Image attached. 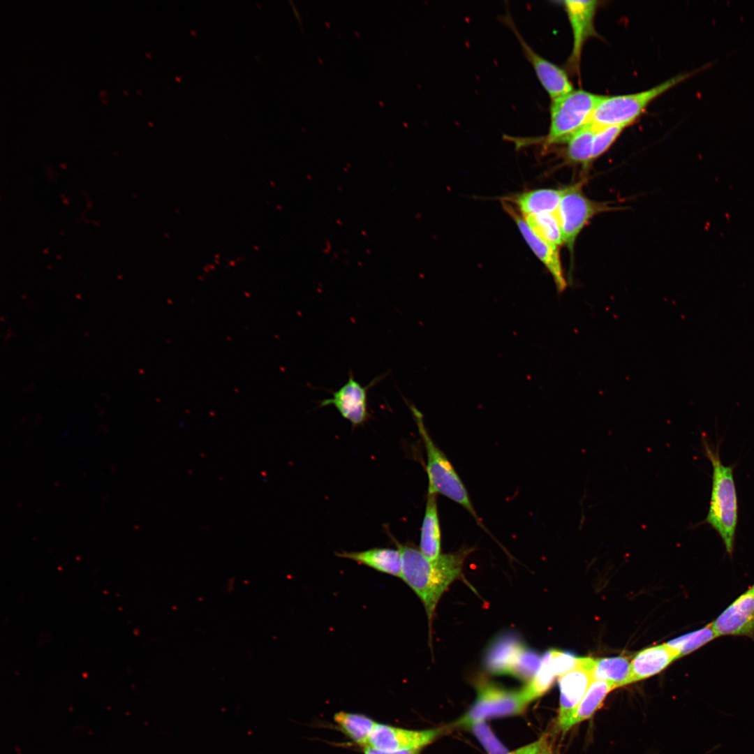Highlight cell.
Returning <instances> with one entry per match:
<instances>
[{
	"instance_id": "cell-11",
	"label": "cell",
	"mask_w": 754,
	"mask_h": 754,
	"mask_svg": "<svg viewBox=\"0 0 754 754\" xmlns=\"http://www.w3.org/2000/svg\"><path fill=\"white\" fill-rule=\"evenodd\" d=\"M505 212L512 218L522 237L536 257L551 274L559 293L565 290L567 283L564 277L559 247L548 242L536 234L526 223L517 209L508 202L502 201Z\"/></svg>"
},
{
	"instance_id": "cell-20",
	"label": "cell",
	"mask_w": 754,
	"mask_h": 754,
	"mask_svg": "<svg viewBox=\"0 0 754 754\" xmlns=\"http://www.w3.org/2000/svg\"><path fill=\"white\" fill-rule=\"evenodd\" d=\"M614 688L616 687L610 683L593 679L578 706L559 730L565 733L574 725L591 718L602 706L607 694Z\"/></svg>"
},
{
	"instance_id": "cell-24",
	"label": "cell",
	"mask_w": 754,
	"mask_h": 754,
	"mask_svg": "<svg viewBox=\"0 0 754 754\" xmlns=\"http://www.w3.org/2000/svg\"><path fill=\"white\" fill-rule=\"evenodd\" d=\"M522 216L528 226L540 237L558 247L563 244L556 212Z\"/></svg>"
},
{
	"instance_id": "cell-36",
	"label": "cell",
	"mask_w": 754,
	"mask_h": 754,
	"mask_svg": "<svg viewBox=\"0 0 754 754\" xmlns=\"http://www.w3.org/2000/svg\"><path fill=\"white\" fill-rule=\"evenodd\" d=\"M123 92H124V94H125L126 95H128V91H126V89H123Z\"/></svg>"
},
{
	"instance_id": "cell-19",
	"label": "cell",
	"mask_w": 754,
	"mask_h": 754,
	"mask_svg": "<svg viewBox=\"0 0 754 754\" xmlns=\"http://www.w3.org/2000/svg\"><path fill=\"white\" fill-rule=\"evenodd\" d=\"M419 549L430 560L441 555V531L436 494L427 493Z\"/></svg>"
},
{
	"instance_id": "cell-7",
	"label": "cell",
	"mask_w": 754,
	"mask_h": 754,
	"mask_svg": "<svg viewBox=\"0 0 754 754\" xmlns=\"http://www.w3.org/2000/svg\"><path fill=\"white\" fill-rule=\"evenodd\" d=\"M527 704L520 690H510L489 681H480L477 686L474 703L457 725L468 727L490 718L518 715Z\"/></svg>"
},
{
	"instance_id": "cell-10",
	"label": "cell",
	"mask_w": 754,
	"mask_h": 754,
	"mask_svg": "<svg viewBox=\"0 0 754 754\" xmlns=\"http://www.w3.org/2000/svg\"><path fill=\"white\" fill-rule=\"evenodd\" d=\"M594 663L593 658H579L575 667L559 677V730L573 713L593 681Z\"/></svg>"
},
{
	"instance_id": "cell-34",
	"label": "cell",
	"mask_w": 754,
	"mask_h": 754,
	"mask_svg": "<svg viewBox=\"0 0 754 754\" xmlns=\"http://www.w3.org/2000/svg\"><path fill=\"white\" fill-rule=\"evenodd\" d=\"M106 94H107L106 90L103 89V90H100L99 91V96H101V98H104L106 96Z\"/></svg>"
},
{
	"instance_id": "cell-3",
	"label": "cell",
	"mask_w": 754,
	"mask_h": 754,
	"mask_svg": "<svg viewBox=\"0 0 754 754\" xmlns=\"http://www.w3.org/2000/svg\"><path fill=\"white\" fill-rule=\"evenodd\" d=\"M709 61L693 71L679 73L645 91L635 94L602 96L590 124L596 127L616 126L625 128L634 122L655 99L688 77L710 67Z\"/></svg>"
},
{
	"instance_id": "cell-12",
	"label": "cell",
	"mask_w": 754,
	"mask_h": 754,
	"mask_svg": "<svg viewBox=\"0 0 754 754\" xmlns=\"http://www.w3.org/2000/svg\"><path fill=\"white\" fill-rule=\"evenodd\" d=\"M720 636L754 637V584L738 596L712 622Z\"/></svg>"
},
{
	"instance_id": "cell-35",
	"label": "cell",
	"mask_w": 754,
	"mask_h": 754,
	"mask_svg": "<svg viewBox=\"0 0 754 754\" xmlns=\"http://www.w3.org/2000/svg\"><path fill=\"white\" fill-rule=\"evenodd\" d=\"M101 102L103 104H107V101H106V99L105 98H101Z\"/></svg>"
},
{
	"instance_id": "cell-32",
	"label": "cell",
	"mask_w": 754,
	"mask_h": 754,
	"mask_svg": "<svg viewBox=\"0 0 754 754\" xmlns=\"http://www.w3.org/2000/svg\"><path fill=\"white\" fill-rule=\"evenodd\" d=\"M364 754H417L416 751H399V752H385L376 748H374L370 746H366L364 747Z\"/></svg>"
},
{
	"instance_id": "cell-26",
	"label": "cell",
	"mask_w": 754,
	"mask_h": 754,
	"mask_svg": "<svg viewBox=\"0 0 754 754\" xmlns=\"http://www.w3.org/2000/svg\"><path fill=\"white\" fill-rule=\"evenodd\" d=\"M717 637L712 623H710L698 630L674 638L667 644L674 649L681 658L702 647Z\"/></svg>"
},
{
	"instance_id": "cell-9",
	"label": "cell",
	"mask_w": 754,
	"mask_h": 754,
	"mask_svg": "<svg viewBox=\"0 0 754 754\" xmlns=\"http://www.w3.org/2000/svg\"><path fill=\"white\" fill-rule=\"evenodd\" d=\"M441 728L411 730L377 723L369 738V744L385 752L416 751L436 739Z\"/></svg>"
},
{
	"instance_id": "cell-2",
	"label": "cell",
	"mask_w": 754,
	"mask_h": 754,
	"mask_svg": "<svg viewBox=\"0 0 754 754\" xmlns=\"http://www.w3.org/2000/svg\"><path fill=\"white\" fill-rule=\"evenodd\" d=\"M704 454L712 466V486L709 508L704 520L720 535L727 553L732 556L738 523V498L733 466L723 464L719 447L716 448L702 438Z\"/></svg>"
},
{
	"instance_id": "cell-22",
	"label": "cell",
	"mask_w": 754,
	"mask_h": 754,
	"mask_svg": "<svg viewBox=\"0 0 754 754\" xmlns=\"http://www.w3.org/2000/svg\"><path fill=\"white\" fill-rule=\"evenodd\" d=\"M593 679L607 681L616 688L629 684L630 663L624 657L595 659Z\"/></svg>"
},
{
	"instance_id": "cell-33",
	"label": "cell",
	"mask_w": 754,
	"mask_h": 754,
	"mask_svg": "<svg viewBox=\"0 0 754 754\" xmlns=\"http://www.w3.org/2000/svg\"><path fill=\"white\" fill-rule=\"evenodd\" d=\"M538 754H555L548 744L544 747Z\"/></svg>"
},
{
	"instance_id": "cell-13",
	"label": "cell",
	"mask_w": 754,
	"mask_h": 754,
	"mask_svg": "<svg viewBox=\"0 0 754 754\" xmlns=\"http://www.w3.org/2000/svg\"><path fill=\"white\" fill-rule=\"evenodd\" d=\"M507 22L516 35L526 58L552 101L572 91L574 89L566 71L535 52L521 36L512 22L507 18Z\"/></svg>"
},
{
	"instance_id": "cell-21",
	"label": "cell",
	"mask_w": 754,
	"mask_h": 754,
	"mask_svg": "<svg viewBox=\"0 0 754 754\" xmlns=\"http://www.w3.org/2000/svg\"><path fill=\"white\" fill-rule=\"evenodd\" d=\"M595 127L589 124L567 140L566 158L568 163L586 167L592 161Z\"/></svg>"
},
{
	"instance_id": "cell-6",
	"label": "cell",
	"mask_w": 754,
	"mask_h": 754,
	"mask_svg": "<svg viewBox=\"0 0 754 754\" xmlns=\"http://www.w3.org/2000/svg\"><path fill=\"white\" fill-rule=\"evenodd\" d=\"M619 209L608 202L589 199L582 191L579 182L563 188L560 203L556 211L563 237V244L572 253L576 239L588 222L595 216Z\"/></svg>"
},
{
	"instance_id": "cell-14",
	"label": "cell",
	"mask_w": 754,
	"mask_h": 754,
	"mask_svg": "<svg viewBox=\"0 0 754 754\" xmlns=\"http://www.w3.org/2000/svg\"><path fill=\"white\" fill-rule=\"evenodd\" d=\"M572 31V49L570 64L579 68L582 51L586 40L596 35L594 20L598 7V1H564L562 2Z\"/></svg>"
},
{
	"instance_id": "cell-15",
	"label": "cell",
	"mask_w": 754,
	"mask_h": 754,
	"mask_svg": "<svg viewBox=\"0 0 754 754\" xmlns=\"http://www.w3.org/2000/svg\"><path fill=\"white\" fill-rule=\"evenodd\" d=\"M679 658L678 653L667 643L640 651L630 662L629 684L658 674Z\"/></svg>"
},
{
	"instance_id": "cell-18",
	"label": "cell",
	"mask_w": 754,
	"mask_h": 754,
	"mask_svg": "<svg viewBox=\"0 0 754 754\" xmlns=\"http://www.w3.org/2000/svg\"><path fill=\"white\" fill-rule=\"evenodd\" d=\"M563 188H540L524 191L503 200L513 203L522 216L556 212Z\"/></svg>"
},
{
	"instance_id": "cell-5",
	"label": "cell",
	"mask_w": 754,
	"mask_h": 754,
	"mask_svg": "<svg viewBox=\"0 0 754 754\" xmlns=\"http://www.w3.org/2000/svg\"><path fill=\"white\" fill-rule=\"evenodd\" d=\"M601 95L583 89H573L552 101L550 124L545 142H564L591 121Z\"/></svg>"
},
{
	"instance_id": "cell-30",
	"label": "cell",
	"mask_w": 754,
	"mask_h": 754,
	"mask_svg": "<svg viewBox=\"0 0 754 754\" xmlns=\"http://www.w3.org/2000/svg\"><path fill=\"white\" fill-rule=\"evenodd\" d=\"M551 665L558 677L577 666L579 658L557 649L548 650Z\"/></svg>"
},
{
	"instance_id": "cell-27",
	"label": "cell",
	"mask_w": 754,
	"mask_h": 754,
	"mask_svg": "<svg viewBox=\"0 0 754 754\" xmlns=\"http://www.w3.org/2000/svg\"><path fill=\"white\" fill-rule=\"evenodd\" d=\"M541 661L542 657L524 644L519 651L509 675L528 683L539 670Z\"/></svg>"
},
{
	"instance_id": "cell-8",
	"label": "cell",
	"mask_w": 754,
	"mask_h": 754,
	"mask_svg": "<svg viewBox=\"0 0 754 754\" xmlns=\"http://www.w3.org/2000/svg\"><path fill=\"white\" fill-rule=\"evenodd\" d=\"M386 375H381L369 384L363 386L357 381L353 371H350L347 382L339 390L332 392L330 398L320 401L319 406L333 405L346 420L353 427L362 425L368 420V391L378 384Z\"/></svg>"
},
{
	"instance_id": "cell-23",
	"label": "cell",
	"mask_w": 754,
	"mask_h": 754,
	"mask_svg": "<svg viewBox=\"0 0 754 754\" xmlns=\"http://www.w3.org/2000/svg\"><path fill=\"white\" fill-rule=\"evenodd\" d=\"M334 719L348 737L364 747L368 746L371 734L377 724L365 716L344 711L337 713Z\"/></svg>"
},
{
	"instance_id": "cell-25",
	"label": "cell",
	"mask_w": 754,
	"mask_h": 754,
	"mask_svg": "<svg viewBox=\"0 0 754 754\" xmlns=\"http://www.w3.org/2000/svg\"><path fill=\"white\" fill-rule=\"evenodd\" d=\"M556 677L551 665L547 651L542 656L540 668L535 676L520 689L524 700L528 704L541 697L549 689Z\"/></svg>"
},
{
	"instance_id": "cell-17",
	"label": "cell",
	"mask_w": 754,
	"mask_h": 754,
	"mask_svg": "<svg viewBox=\"0 0 754 754\" xmlns=\"http://www.w3.org/2000/svg\"><path fill=\"white\" fill-rule=\"evenodd\" d=\"M524 644L513 634H503L496 637L486 651V670L493 674L509 675L514 662Z\"/></svg>"
},
{
	"instance_id": "cell-4",
	"label": "cell",
	"mask_w": 754,
	"mask_h": 754,
	"mask_svg": "<svg viewBox=\"0 0 754 754\" xmlns=\"http://www.w3.org/2000/svg\"><path fill=\"white\" fill-rule=\"evenodd\" d=\"M422 439L427 454L426 471L428 477L427 493L441 494L465 508L483 528L467 490L454 468L440 448L434 443L424 424L422 413L408 403Z\"/></svg>"
},
{
	"instance_id": "cell-28",
	"label": "cell",
	"mask_w": 754,
	"mask_h": 754,
	"mask_svg": "<svg viewBox=\"0 0 754 754\" xmlns=\"http://www.w3.org/2000/svg\"><path fill=\"white\" fill-rule=\"evenodd\" d=\"M467 727L471 729L472 732L488 754H507L508 753V749L494 735L485 720L475 722Z\"/></svg>"
},
{
	"instance_id": "cell-1",
	"label": "cell",
	"mask_w": 754,
	"mask_h": 754,
	"mask_svg": "<svg viewBox=\"0 0 754 754\" xmlns=\"http://www.w3.org/2000/svg\"><path fill=\"white\" fill-rule=\"evenodd\" d=\"M396 545L402 559L401 579L422 601L431 626L441 596L461 575L464 561L473 549L464 547L430 560L411 544Z\"/></svg>"
},
{
	"instance_id": "cell-29",
	"label": "cell",
	"mask_w": 754,
	"mask_h": 754,
	"mask_svg": "<svg viewBox=\"0 0 754 754\" xmlns=\"http://www.w3.org/2000/svg\"><path fill=\"white\" fill-rule=\"evenodd\" d=\"M594 127L593 161L601 156L611 147L624 129L623 127L616 126Z\"/></svg>"
},
{
	"instance_id": "cell-16",
	"label": "cell",
	"mask_w": 754,
	"mask_h": 754,
	"mask_svg": "<svg viewBox=\"0 0 754 754\" xmlns=\"http://www.w3.org/2000/svg\"><path fill=\"white\" fill-rule=\"evenodd\" d=\"M336 554L378 572L401 578L402 559L398 548L374 547L363 551L341 552Z\"/></svg>"
},
{
	"instance_id": "cell-31",
	"label": "cell",
	"mask_w": 754,
	"mask_h": 754,
	"mask_svg": "<svg viewBox=\"0 0 754 754\" xmlns=\"http://www.w3.org/2000/svg\"><path fill=\"white\" fill-rule=\"evenodd\" d=\"M547 745V737L542 736L537 741L512 752H508L507 754H538Z\"/></svg>"
}]
</instances>
